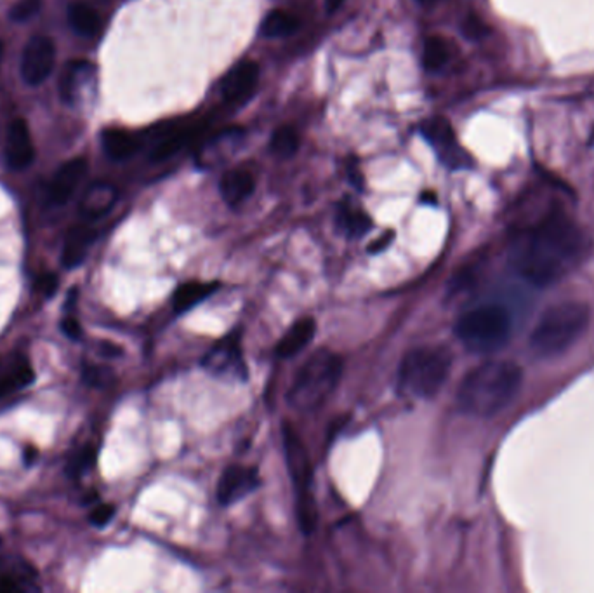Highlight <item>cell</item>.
<instances>
[{
  "label": "cell",
  "mask_w": 594,
  "mask_h": 593,
  "mask_svg": "<svg viewBox=\"0 0 594 593\" xmlns=\"http://www.w3.org/2000/svg\"><path fill=\"white\" fill-rule=\"evenodd\" d=\"M589 242L565 214L554 211L527 230L513 248V267L527 282L548 287L584 261Z\"/></svg>",
  "instance_id": "cell-1"
},
{
  "label": "cell",
  "mask_w": 594,
  "mask_h": 593,
  "mask_svg": "<svg viewBox=\"0 0 594 593\" xmlns=\"http://www.w3.org/2000/svg\"><path fill=\"white\" fill-rule=\"evenodd\" d=\"M523 383L522 367L509 361H488L469 371L457 390L462 411L490 418L514 400Z\"/></svg>",
  "instance_id": "cell-2"
},
{
  "label": "cell",
  "mask_w": 594,
  "mask_h": 593,
  "mask_svg": "<svg viewBox=\"0 0 594 593\" xmlns=\"http://www.w3.org/2000/svg\"><path fill=\"white\" fill-rule=\"evenodd\" d=\"M591 324V308L582 301H561L550 306L537 320L530 348L537 357L550 359L570 350Z\"/></svg>",
  "instance_id": "cell-3"
},
{
  "label": "cell",
  "mask_w": 594,
  "mask_h": 593,
  "mask_svg": "<svg viewBox=\"0 0 594 593\" xmlns=\"http://www.w3.org/2000/svg\"><path fill=\"white\" fill-rule=\"evenodd\" d=\"M343 374V361L330 350H316L297 371L287 391L292 409L313 412L320 409L335 391Z\"/></svg>",
  "instance_id": "cell-4"
},
{
  "label": "cell",
  "mask_w": 594,
  "mask_h": 593,
  "mask_svg": "<svg viewBox=\"0 0 594 593\" xmlns=\"http://www.w3.org/2000/svg\"><path fill=\"white\" fill-rule=\"evenodd\" d=\"M452 355L441 346H419L405 353L398 369V390L414 399H431L448 380Z\"/></svg>",
  "instance_id": "cell-5"
},
{
  "label": "cell",
  "mask_w": 594,
  "mask_h": 593,
  "mask_svg": "<svg viewBox=\"0 0 594 593\" xmlns=\"http://www.w3.org/2000/svg\"><path fill=\"white\" fill-rule=\"evenodd\" d=\"M513 320L501 305H480L464 312L456 322V336L473 353L490 355L506 346Z\"/></svg>",
  "instance_id": "cell-6"
},
{
  "label": "cell",
  "mask_w": 594,
  "mask_h": 593,
  "mask_svg": "<svg viewBox=\"0 0 594 593\" xmlns=\"http://www.w3.org/2000/svg\"><path fill=\"white\" fill-rule=\"evenodd\" d=\"M284 449L286 461L292 485L296 491V515L297 522L305 534H311L316 527V504L311 493L313 468L309 461L308 451L301 440V437L294 432V428L287 423L284 427Z\"/></svg>",
  "instance_id": "cell-7"
},
{
  "label": "cell",
  "mask_w": 594,
  "mask_h": 593,
  "mask_svg": "<svg viewBox=\"0 0 594 593\" xmlns=\"http://www.w3.org/2000/svg\"><path fill=\"white\" fill-rule=\"evenodd\" d=\"M202 367L218 378L242 381L247 378V367L243 362L240 344L233 338L216 343L202 359Z\"/></svg>",
  "instance_id": "cell-8"
},
{
  "label": "cell",
  "mask_w": 594,
  "mask_h": 593,
  "mask_svg": "<svg viewBox=\"0 0 594 593\" xmlns=\"http://www.w3.org/2000/svg\"><path fill=\"white\" fill-rule=\"evenodd\" d=\"M56 61V46L52 39L35 35L24 46L22 58V77L28 86H41L51 75Z\"/></svg>",
  "instance_id": "cell-9"
},
{
  "label": "cell",
  "mask_w": 594,
  "mask_h": 593,
  "mask_svg": "<svg viewBox=\"0 0 594 593\" xmlns=\"http://www.w3.org/2000/svg\"><path fill=\"white\" fill-rule=\"evenodd\" d=\"M258 485H259L258 470L235 465L222 472V475L218 480L216 494L221 504L228 506L247 498Z\"/></svg>",
  "instance_id": "cell-10"
},
{
  "label": "cell",
  "mask_w": 594,
  "mask_h": 593,
  "mask_svg": "<svg viewBox=\"0 0 594 593\" xmlns=\"http://www.w3.org/2000/svg\"><path fill=\"white\" fill-rule=\"evenodd\" d=\"M86 171H88V160L84 157H75L65 162L49 184V192H47L49 202L54 206H63L68 202L75 193L77 186L82 182Z\"/></svg>",
  "instance_id": "cell-11"
},
{
  "label": "cell",
  "mask_w": 594,
  "mask_h": 593,
  "mask_svg": "<svg viewBox=\"0 0 594 593\" xmlns=\"http://www.w3.org/2000/svg\"><path fill=\"white\" fill-rule=\"evenodd\" d=\"M33 159H35V148L30 135V127L23 118H18L7 129V137H5L7 165L14 171H22L26 169Z\"/></svg>",
  "instance_id": "cell-12"
},
{
  "label": "cell",
  "mask_w": 594,
  "mask_h": 593,
  "mask_svg": "<svg viewBox=\"0 0 594 593\" xmlns=\"http://www.w3.org/2000/svg\"><path fill=\"white\" fill-rule=\"evenodd\" d=\"M35 380L33 367L22 353L0 357V397L30 387Z\"/></svg>",
  "instance_id": "cell-13"
},
{
  "label": "cell",
  "mask_w": 594,
  "mask_h": 593,
  "mask_svg": "<svg viewBox=\"0 0 594 593\" xmlns=\"http://www.w3.org/2000/svg\"><path fill=\"white\" fill-rule=\"evenodd\" d=\"M259 79V67L254 61H243L235 69L230 70L221 82V92L226 101H240L249 98Z\"/></svg>",
  "instance_id": "cell-14"
},
{
  "label": "cell",
  "mask_w": 594,
  "mask_h": 593,
  "mask_svg": "<svg viewBox=\"0 0 594 593\" xmlns=\"http://www.w3.org/2000/svg\"><path fill=\"white\" fill-rule=\"evenodd\" d=\"M94 77V67L86 60H73L66 65L60 79V96L65 103L75 105L84 96Z\"/></svg>",
  "instance_id": "cell-15"
},
{
  "label": "cell",
  "mask_w": 594,
  "mask_h": 593,
  "mask_svg": "<svg viewBox=\"0 0 594 593\" xmlns=\"http://www.w3.org/2000/svg\"><path fill=\"white\" fill-rule=\"evenodd\" d=\"M37 570L26 560L13 557L9 560H0V593L26 592L35 587Z\"/></svg>",
  "instance_id": "cell-16"
},
{
  "label": "cell",
  "mask_w": 594,
  "mask_h": 593,
  "mask_svg": "<svg viewBox=\"0 0 594 593\" xmlns=\"http://www.w3.org/2000/svg\"><path fill=\"white\" fill-rule=\"evenodd\" d=\"M94 239H96V231L86 225H77L70 230L66 233L65 244L61 251L63 267L77 268L79 265H82Z\"/></svg>",
  "instance_id": "cell-17"
},
{
  "label": "cell",
  "mask_w": 594,
  "mask_h": 593,
  "mask_svg": "<svg viewBox=\"0 0 594 593\" xmlns=\"http://www.w3.org/2000/svg\"><path fill=\"white\" fill-rule=\"evenodd\" d=\"M254 178L249 171L233 169L222 174L220 182V192L222 201L228 206H239L245 199H249L254 192Z\"/></svg>",
  "instance_id": "cell-18"
},
{
  "label": "cell",
  "mask_w": 594,
  "mask_h": 593,
  "mask_svg": "<svg viewBox=\"0 0 594 593\" xmlns=\"http://www.w3.org/2000/svg\"><path fill=\"white\" fill-rule=\"evenodd\" d=\"M117 201V190L110 183H94L82 197L80 212L88 220H98L110 211Z\"/></svg>",
  "instance_id": "cell-19"
},
{
  "label": "cell",
  "mask_w": 594,
  "mask_h": 593,
  "mask_svg": "<svg viewBox=\"0 0 594 593\" xmlns=\"http://www.w3.org/2000/svg\"><path fill=\"white\" fill-rule=\"evenodd\" d=\"M315 333H316L315 320L306 317V319L294 322L290 325V329L282 336V340L277 344V355L282 357V359L297 355L315 338Z\"/></svg>",
  "instance_id": "cell-20"
},
{
  "label": "cell",
  "mask_w": 594,
  "mask_h": 593,
  "mask_svg": "<svg viewBox=\"0 0 594 593\" xmlns=\"http://www.w3.org/2000/svg\"><path fill=\"white\" fill-rule=\"evenodd\" d=\"M101 143L107 152V155L115 160L129 159L139 148V141L129 131L118 129V127H108L101 135Z\"/></svg>",
  "instance_id": "cell-21"
},
{
  "label": "cell",
  "mask_w": 594,
  "mask_h": 593,
  "mask_svg": "<svg viewBox=\"0 0 594 593\" xmlns=\"http://www.w3.org/2000/svg\"><path fill=\"white\" fill-rule=\"evenodd\" d=\"M218 289V284H205V282H186L183 286L177 287L174 297H173V305L177 314L188 312L193 306H197L198 303H202L203 299L211 296L214 291Z\"/></svg>",
  "instance_id": "cell-22"
},
{
  "label": "cell",
  "mask_w": 594,
  "mask_h": 593,
  "mask_svg": "<svg viewBox=\"0 0 594 593\" xmlns=\"http://www.w3.org/2000/svg\"><path fill=\"white\" fill-rule=\"evenodd\" d=\"M68 22L79 35H84V37H92L101 30L99 13L84 2H77V4L70 5Z\"/></svg>",
  "instance_id": "cell-23"
},
{
  "label": "cell",
  "mask_w": 594,
  "mask_h": 593,
  "mask_svg": "<svg viewBox=\"0 0 594 593\" xmlns=\"http://www.w3.org/2000/svg\"><path fill=\"white\" fill-rule=\"evenodd\" d=\"M299 28V20L282 9H275L266 14L261 24V33L264 37L277 39V37H287L294 33Z\"/></svg>",
  "instance_id": "cell-24"
},
{
  "label": "cell",
  "mask_w": 594,
  "mask_h": 593,
  "mask_svg": "<svg viewBox=\"0 0 594 593\" xmlns=\"http://www.w3.org/2000/svg\"><path fill=\"white\" fill-rule=\"evenodd\" d=\"M450 49L445 39L441 37H428L422 51V65L429 71L443 69L448 63Z\"/></svg>",
  "instance_id": "cell-25"
},
{
  "label": "cell",
  "mask_w": 594,
  "mask_h": 593,
  "mask_svg": "<svg viewBox=\"0 0 594 593\" xmlns=\"http://www.w3.org/2000/svg\"><path fill=\"white\" fill-rule=\"evenodd\" d=\"M271 150L280 157H292L299 150V136L290 126H280L271 136Z\"/></svg>",
  "instance_id": "cell-26"
},
{
  "label": "cell",
  "mask_w": 594,
  "mask_h": 593,
  "mask_svg": "<svg viewBox=\"0 0 594 593\" xmlns=\"http://www.w3.org/2000/svg\"><path fill=\"white\" fill-rule=\"evenodd\" d=\"M424 133L428 139L438 146H445L448 150L456 148V136L452 131V126L445 118H433L429 124H426Z\"/></svg>",
  "instance_id": "cell-27"
},
{
  "label": "cell",
  "mask_w": 594,
  "mask_h": 593,
  "mask_svg": "<svg viewBox=\"0 0 594 593\" xmlns=\"http://www.w3.org/2000/svg\"><path fill=\"white\" fill-rule=\"evenodd\" d=\"M190 135H192L190 131H181V133L177 131V133L169 135L165 139H162V141L155 146L154 152H152V160H154V162H160V160L173 157L176 152H179V150L184 146V143L188 141Z\"/></svg>",
  "instance_id": "cell-28"
},
{
  "label": "cell",
  "mask_w": 594,
  "mask_h": 593,
  "mask_svg": "<svg viewBox=\"0 0 594 593\" xmlns=\"http://www.w3.org/2000/svg\"><path fill=\"white\" fill-rule=\"evenodd\" d=\"M339 223H341V229L346 230L348 235H352V237L363 235L372 225V221L367 214H363L362 211H352V209H344L339 214Z\"/></svg>",
  "instance_id": "cell-29"
},
{
  "label": "cell",
  "mask_w": 594,
  "mask_h": 593,
  "mask_svg": "<svg viewBox=\"0 0 594 593\" xmlns=\"http://www.w3.org/2000/svg\"><path fill=\"white\" fill-rule=\"evenodd\" d=\"M98 459V453L92 446H86L84 449H80L75 457L70 459V463L66 465V474L71 477V479H79L82 477L88 470H90L94 466Z\"/></svg>",
  "instance_id": "cell-30"
},
{
  "label": "cell",
  "mask_w": 594,
  "mask_h": 593,
  "mask_svg": "<svg viewBox=\"0 0 594 593\" xmlns=\"http://www.w3.org/2000/svg\"><path fill=\"white\" fill-rule=\"evenodd\" d=\"M41 5H42L41 0H20V2L11 9L9 16H11V20H14V22H26V20L33 18V16L39 13Z\"/></svg>",
  "instance_id": "cell-31"
},
{
  "label": "cell",
  "mask_w": 594,
  "mask_h": 593,
  "mask_svg": "<svg viewBox=\"0 0 594 593\" xmlns=\"http://www.w3.org/2000/svg\"><path fill=\"white\" fill-rule=\"evenodd\" d=\"M84 381L92 387H105L110 383L111 372L101 365H84Z\"/></svg>",
  "instance_id": "cell-32"
},
{
  "label": "cell",
  "mask_w": 594,
  "mask_h": 593,
  "mask_svg": "<svg viewBox=\"0 0 594 593\" xmlns=\"http://www.w3.org/2000/svg\"><path fill=\"white\" fill-rule=\"evenodd\" d=\"M115 515V506L110 504V503H105V504H99L96 506L90 513H89V522L96 527H105V525L110 522Z\"/></svg>",
  "instance_id": "cell-33"
},
{
  "label": "cell",
  "mask_w": 594,
  "mask_h": 593,
  "mask_svg": "<svg viewBox=\"0 0 594 593\" xmlns=\"http://www.w3.org/2000/svg\"><path fill=\"white\" fill-rule=\"evenodd\" d=\"M462 33L467 37V39H482L485 33H486V26H485L484 22L480 18H476L475 14H469L464 24H462Z\"/></svg>",
  "instance_id": "cell-34"
},
{
  "label": "cell",
  "mask_w": 594,
  "mask_h": 593,
  "mask_svg": "<svg viewBox=\"0 0 594 593\" xmlns=\"http://www.w3.org/2000/svg\"><path fill=\"white\" fill-rule=\"evenodd\" d=\"M61 331L70 340H80V336H82V325L79 324V320L73 319V317H65L61 320Z\"/></svg>",
  "instance_id": "cell-35"
},
{
  "label": "cell",
  "mask_w": 594,
  "mask_h": 593,
  "mask_svg": "<svg viewBox=\"0 0 594 593\" xmlns=\"http://www.w3.org/2000/svg\"><path fill=\"white\" fill-rule=\"evenodd\" d=\"M58 284H60V280H58V277L56 275L52 274H47L39 280V284H37V287L41 289V293H44L45 296H52L54 293H56V289H58Z\"/></svg>",
  "instance_id": "cell-36"
},
{
  "label": "cell",
  "mask_w": 594,
  "mask_h": 593,
  "mask_svg": "<svg viewBox=\"0 0 594 593\" xmlns=\"http://www.w3.org/2000/svg\"><path fill=\"white\" fill-rule=\"evenodd\" d=\"M393 237H395V233L390 230L386 235H382V237H379L375 242H372L371 244V248H369V251L371 252H379L382 251L391 240H393Z\"/></svg>",
  "instance_id": "cell-37"
},
{
  "label": "cell",
  "mask_w": 594,
  "mask_h": 593,
  "mask_svg": "<svg viewBox=\"0 0 594 593\" xmlns=\"http://www.w3.org/2000/svg\"><path fill=\"white\" fill-rule=\"evenodd\" d=\"M24 465H32L35 459H37V449L33 446H28L24 449Z\"/></svg>",
  "instance_id": "cell-38"
},
{
  "label": "cell",
  "mask_w": 594,
  "mask_h": 593,
  "mask_svg": "<svg viewBox=\"0 0 594 593\" xmlns=\"http://www.w3.org/2000/svg\"><path fill=\"white\" fill-rule=\"evenodd\" d=\"M101 352H103L105 355H117V353H120L122 350H120L118 346L111 344V343L105 342L103 344H101Z\"/></svg>",
  "instance_id": "cell-39"
},
{
  "label": "cell",
  "mask_w": 594,
  "mask_h": 593,
  "mask_svg": "<svg viewBox=\"0 0 594 593\" xmlns=\"http://www.w3.org/2000/svg\"><path fill=\"white\" fill-rule=\"evenodd\" d=\"M343 2H344V0H325V9H327V13H329V14L335 13V11L343 5Z\"/></svg>",
  "instance_id": "cell-40"
},
{
  "label": "cell",
  "mask_w": 594,
  "mask_h": 593,
  "mask_svg": "<svg viewBox=\"0 0 594 593\" xmlns=\"http://www.w3.org/2000/svg\"><path fill=\"white\" fill-rule=\"evenodd\" d=\"M589 141H591V143H594V129H593V135H591V137H589Z\"/></svg>",
  "instance_id": "cell-41"
},
{
  "label": "cell",
  "mask_w": 594,
  "mask_h": 593,
  "mask_svg": "<svg viewBox=\"0 0 594 593\" xmlns=\"http://www.w3.org/2000/svg\"><path fill=\"white\" fill-rule=\"evenodd\" d=\"M0 56H2V42H0Z\"/></svg>",
  "instance_id": "cell-42"
},
{
  "label": "cell",
  "mask_w": 594,
  "mask_h": 593,
  "mask_svg": "<svg viewBox=\"0 0 594 593\" xmlns=\"http://www.w3.org/2000/svg\"><path fill=\"white\" fill-rule=\"evenodd\" d=\"M420 2H422V4H426V2H429V0H420Z\"/></svg>",
  "instance_id": "cell-43"
}]
</instances>
